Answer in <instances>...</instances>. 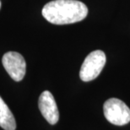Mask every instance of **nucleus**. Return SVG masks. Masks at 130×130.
<instances>
[{
  "label": "nucleus",
  "mask_w": 130,
  "mask_h": 130,
  "mask_svg": "<svg viewBox=\"0 0 130 130\" xmlns=\"http://www.w3.org/2000/svg\"><path fill=\"white\" fill-rule=\"evenodd\" d=\"M38 106L41 113L44 118L52 125L58 122L59 111L53 95L48 90H45L41 94L38 101Z\"/></svg>",
  "instance_id": "nucleus-5"
},
{
  "label": "nucleus",
  "mask_w": 130,
  "mask_h": 130,
  "mask_svg": "<svg viewBox=\"0 0 130 130\" xmlns=\"http://www.w3.org/2000/svg\"><path fill=\"white\" fill-rule=\"evenodd\" d=\"M88 14V8L77 0H53L42 9V15L54 25H67L79 22Z\"/></svg>",
  "instance_id": "nucleus-1"
},
{
  "label": "nucleus",
  "mask_w": 130,
  "mask_h": 130,
  "mask_svg": "<svg viewBox=\"0 0 130 130\" xmlns=\"http://www.w3.org/2000/svg\"><path fill=\"white\" fill-rule=\"evenodd\" d=\"M105 118L109 123L123 126L130 122V109L123 101L118 98H110L103 106Z\"/></svg>",
  "instance_id": "nucleus-2"
},
{
  "label": "nucleus",
  "mask_w": 130,
  "mask_h": 130,
  "mask_svg": "<svg viewBox=\"0 0 130 130\" xmlns=\"http://www.w3.org/2000/svg\"><path fill=\"white\" fill-rule=\"evenodd\" d=\"M106 55L102 51L96 50L90 53L85 58L79 71L81 80L89 82L95 79L102 71L106 63Z\"/></svg>",
  "instance_id": "nucleus-3"
},
{
  "label": "nucleus",
  "mask_w": 130,
  "mask_h": 130,
  "mask_svg": "<svg viewBox=\"0 0 130 130\" xmlns=\"http://www.w3.org/2000/svg\"><path fill=\"white\" fill-rule=\"evenodd\" d=\"M0 127L4 130H15L16 123L14 117L0 96Z\"/></svg>",
  "instance_id": "nucleus-6"
},
{
  "label": "nucleus",
  "mask_w": 130,
  "mask_h": 130,
  "mask_svg": "<svg viewBox=\"0 0 130 130\" xmlns=\"http://www.w3.org/2000/svg\"><path fill=\"white\" fill-rule=\"evenodd\" d=\"M2 63L5 70L14 81L19 82L23 79L26 71V63L21 54L16 52H9L3 57Z\"/></svg>",
  "instance_id": "nucleus-4"
},
{
  "label": "nucleus",
  "mask_w": 130,
  "mask_h": 130,
  "mask_svg": "<svg viewBox=\"0 0 130 130\" xmlns=\"http://www.w3.org/2000/svg\"><path fill=\"white\" fill-rule=\"evenodd\" d=\"M0 8H1V2H0Z\"/></svg>",
  "instance_id": "nucleus-7"
}]
</instances>
